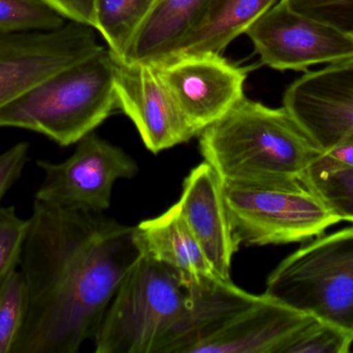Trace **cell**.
I'll use <instances>...</instances> for the list:
<instances>
[{"label":"cell","instance_id":"27","mask_svg":"<svg viewBox=\"0 0 353 353\" xmlns=\"http://www.w3.org/2000/svg\"><path fill=\"white\" fill-rule=\"evenodd\" d=\"M350 168H353V141H346L321 151L307 172L331 171Z\"/></svg>","mask_w":353,"mask_h":353},{"label":"cell","instance_id":"6","mask_svg":"<svg viewBox=\"0 0 353 353\" xmlns=\"http://www.w3.org/2000/svg\"><path fill=\"white\" fill-rule=\"evenodd\" d=\"M224 199L239 245L305 242L340 223L302 180L223 184Z\"/></svg>","mask_w":353,"mask_h":353},{"label":"cell","instance_id":"28","mask_svg":"<svg viewBox=\"0 0 353 353\" xmlns=\"http://www.w3.org/2000/svg\"><path fill=\"white\" fill-rule=\"evenodd\" d=\"M66 20L93 27L95 0H43Z\"/></svg>","mask_w":353,"mask_h":353},{"label":"cell","instance_id":"24","mask_svg":"<svg viewBox=\"0 0 353 353\" xmlns=\"http://www.w3.org/2000/svg\"><path fill=\"white\" fill-rule=\"evenodd\" d=\"M29 225L14 207H0V284L20 265Z\"/></svg>","mask_w":353,"mask_h":353},{"label":"cell","instance_id":"18","mask_svg":"<svg viewBox=\"0 0 353 353\" xmlns=\"http://www.w3.org/2000/svg\"><path fill=\"white\" fill-rule=\"evenodd\" d=\"M207 2L155 0L121 60L157 61L167 56L192 28Z\"/></svg>","mask_w":353,"mask_h":353},{"label":"cell","instance_id":"11","mask_svg":"<svg viewBox=\"0 0 353 353\" xmlns=\"http://www.w3.org/2000/svg\"><path fill=\"white\" fill-rule=\"evenodd\" d=\"M283 107L321 151L353 141V58L305 73L286 88Z\"/></svg>","mask_w":353,"mask_h":353},{"label":"cell","instance_id":"25","mask_svg":"<svg viewBox=\"0 0 353 353\" xmlns=\"http://www.w3.org/2000/svg\"><path fill=\"white\" fill-rule=\"evenodd\" d=\"M296 12L353 35V0H284Z\"/></svg>","mask_w":353,"mask_h":353},{"label":"cell","instance_id":"20","mask_svg":"<svg viewBox=\"0 0 353 353\" xmlns=\"http://www.w3.org/2000/svg\"><path fill=\"white\" fill-rule=\"evenodd\" d=\"M303 182L340 222L353 223V168L308 171Z\"/></svg>","mask_w":353,"mask_h":353},{"label":"cell","instance_id":"15","mask_svg":"<svg viewBox=\"0 0 353 353\" xmlns=\"http://www.w3.org/2000/svg\"><path fill=\"white\" fill-rule=\"evenodd\" d=\"M190 311L173 353H191L195 346L225 327L236 315L259 302L249 294L218 277L187 278Z\"/></svg>","mask_w":353,"mask_h":353},{"label":"cell","instance_id":"5","mask_svg":"<svg viewBox=\"0 0 353 353\" xmlns=\"http://www.w3.org/2000/svg\"><path fill=\"white\" fill-rule=\"evenodd\" d=\"M265 294L353 336V227L286 257L268 277Z\"/></svg>","mask_w":353,"mask_h":353},{"label":"cell","instance_id":"17","mask_svg":"<svg viewBox=\"0 0 353 353\" xmlns=\"http://www.w3.org/2000/svg\"><path fill=\"white\" fill-rule=\"evenodd\" d=\"M278 1L208 0L192 28L163 58L186 54H221L234 39L246 32L263 12Z\"/></svg>","mask_w":353,"mask_h":353},{"label":"cell","instance_id":"22","mask_svg":"<svg viewBox=\"0 0 353 353\" xmlns=\"http://www.w3.org/2000/svg\"><path fill=\"white\" fill-rule=\"evenodd\" d=\"M26 312V286L16 269L0 284V353H12Z\"/></svg>","mask_w":353,"mask_h":353},{"label":"cell","instance_id":"1","mask_svg":"<svg viewBox=\"0 0 353 353\" xmlns=\"http://www.w3.org/2000/svg\"><path fill=\"white\" fill-rule=\"evenodd\" d=\"M21 256L27 312L12 353H76L94 339L141 256L134 227L34 200Z\"/></svg>","mask_w":353,"mask_h":353},{"label":"cell","instance_id":"4","mask_svg":"<svg viewBox=\"0 0 353 353\" xmlns=\"http://www.w3.org/2000/svg\"><path fill=\"white\" fill-rule=\"evenodd\" d=\"M115 73V57L103 47L0 109V128L39 133L60 146L76 144L117 107Z\"/></svg>","mask_w":353,"mask_h":353},{"label":"cell","instance_id":"8","mask_svg":"<svg viewBox=\"0 0 353 353\" xmlns=\"http://www.w3.org/2000/svg\"><path fill=\"white\" fill-rule=\"evenodd\" d=\"M103 48L93 27L74 21L54 30L0 32V109Z\"/></svg>","mask_w":353,"mask_h":353},{"label":"cell","instance_id":"3","mask_svg":"<svg viewBox=\"0 0 353 353\" xmlns=\"http://www.w3.org/2000/svg\"><path fill=\"white\" fill-rule=\"evenodd\" d=\"M190 311L176 269L141 254L122 280L93 342L97 353H173Z\"/></svg>","mask_w":353,"mask_h":353},{"label":"cell","instance_id":"23","mask_svg":"<svg viewBox=\"0 0 353 353\" xmlns=\"http://www.w3.org/2000/svg\"><path fill=\"white\" fill-rule=\"evenodd\" d=\"M352 343V334L312 317L296 332L283 353H346Z\"/></svg>","mask_w":353,"mask_h":353},{"label":"cell","instance_id":"21","mask_svg":"<svg viewBox=\"0 0 353 353\" xmlns=\"http://www.w3.org/2000/svg\"><path fill=\"white\" fill-rule=\"evenodd\" d=\"M66 22L43 0H0V32L54 30Z\"/></svg>","mask_w":353,"mask_h":353},{"label":"cell","instance_id":"10","mask_svg":"<svg viewBox=\"0 0 353 353\" xmlns=\"http://www.w3.org/2000/svg\"><path fill=\"white\" fill-rule=\"evenodd\" d=\"M149 62L197 136L245 97L248 68L232 64L221 54H186Z\"/></svg>","mask_w":353,"mask_h":353},{"label":"cell","instance_id":"12","mask_svg":"<svg viewBox=\"0 0 353 353\" xmlns=\"http://www.w3.org/2000/svg\"><path fill=\"white\" fill-rule=\"evenodd\" d=\"M115 61L117 107L134 122L151 153H161L197 136L152 62L116 57Z\"/></svg>","mask_w":353,"mask_h":353},{"label":"cell","instance_id":"16","mask_svg":"<svg viewBox=\"0 0 353 353\" xmlns=\"http://www.w3.org/2000/svg\"><path fill=\"white\" fill-rule=\"evenodd\" d=\"M134 238L141 254L170 265L184 277H218L178 202L163 215L139 224L134 227Z\"/></svg>","mask_w":353,"mask_h":353},{"label":"cell","instance_id":"19","mask_svg":"<svg viewBox=\"0 0 353 353\" xmlns=\"http://www.w3.org/2000/svg\"><path fill=\"white\" fill-rule=\"evenodd\" d=\"M155 0H95L93 28L121 59Z\"/></svg>","mask_w":353,"mask_h":353},{"label":"cell","instance_id":"14","mask_svg":"<svg viewBox=\"0 0 353 353\" xmlns=\"http://www.w3.org/2000/svg\"><path fill=\"white\" fill-rule=\"evenodd\" d=\"M312 316L265 294L191 353H283L288 342Z\"/></svg>","mask_w":353,"mask_h":353},{"label":"cell","instance_id":"7","mask_svg":"<svg viewBox=\"0 0 353 353\" xmlns=\"http://www.w3.org/2000/svg\"><path fill=\"white\" fill-rule=\"evenodd\" d=\"M76 144V151L65 161L37 162L45 178L34 200L64 209L103 213L111 205L115 182L134 178L138 164L123 149L94 132Z\"/></svg>","mask_w":353,"mask_h":353},{"label":"cell","instance_id":"9","mask_svg":"<svg viewBox=\"0 0 353 353\" xmlns=\"http://www.w3.org/2000/svg\"><path fill=\"white\" fill-rule=\"evenodd\" d=\"M261 64L273 70L308 72L353 58V35L296 12L279 0L246 30Z\"/></svg>","mask_w":353,"mask_h":353},{"label":"cell","instance_id":"2","mask_svg":"<svg viewBox=\"0 0 353 353\" xmlns=\"http://www.w3.org/2000/svg\"><path fill=\"white\" fill-rule=\"evenodd\" d=\"M199 151L223 184L302 180L321 151L284 107L246 97L199 134Z\"/></svg>","mask_w":353,"mask_h":353},{"label":"cell","instance_id":"13","mask_svg":"<svg viewBox=\"0 0 353 353\" xmlns=\"http://www.w3.org/2000/svg\"><path fill=\"white\" fill-rule=\"evenodd\" d=\"M178 204L216 275L230 281L232 257L240 245L226 209L223 182L209 164L203 162L191 170Z\"/></svg>","mask_w":353,"mask_h":353},{"label":"cell","instance_id":"26","mask_svg":"<svg viewBox=\"0 0 353 353\" xmlns=\"http://www.w3.org/2000/svg\"><path fill=\"white\" fill-rule=\"evenodd\" d=\"M28 143L19 142L0 153V202L22 175L28 161Z\"/></svg>","mask_w":353,"mask_h":353}]
</instances>
